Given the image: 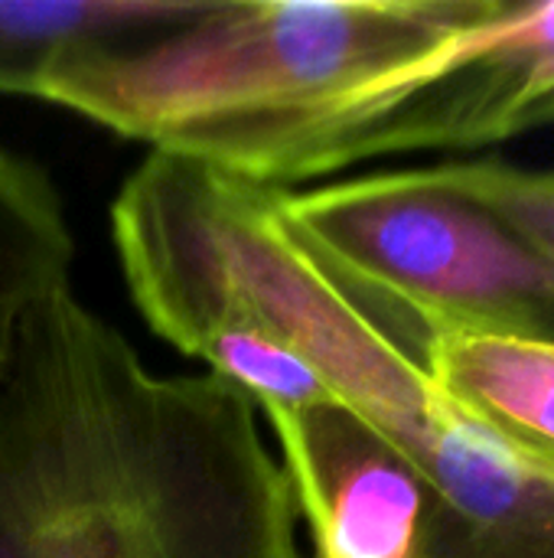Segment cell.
<instances>
[{
  "instance_id": "8",
  "label": "cell",
  "mask_w": 554,
  "mask_h": 558,
  "mask_svg": "<svg viewBox=\"0 0 554 558\" xmlns=\"http://www.w3.org/2000/svg\"><path fill=\"white\" fill-rule=\"evenodd\" d=\"M438 167L451 186L496 213L554 265V170L503 160H451Z\"/></svg>"
},
{
  "instance_id": "1",
  "label": "cell",
  "mask_w": 554,
  "mask_h": 558,
  "mask_svg": "<svg viewBox=\"0 0 554 558\" xmlns=\"http://www.w3.org/2000/svg\"><path fill=\"white\" fill-rule=\"evenodd\" d=\"M258 405L49 291L0 360V558H304Z\"/></svg>"
},
{
  "instance_id": "6",
  "label": "cell",
  "mask_w": 554,
  "mask_h": 558,
  "mask_svg": "<svg viewBox=\"0 0 554 558\" xmlns=\"http://www.w3.org/2000/svg\"><path fill=\"white\" fill-rule=\"evenodd\" d=\"M421 324L434 383L509 441L554 461V347Z\"/></svg>"
},
{
  "instance_id": "7",
  "label": "cell",
  "mask_w": 554,
  "mask_h": 558,
  "mask_svg": "<svg viewBox=\"0 0 554 558\" xmlns=\"http://www.w3.org/2000/svg\"><path fill=\"white\" fill-rule=\"evenodd\" d=\"M72 229L52 180L0 144V360L23 314L69 288Z\"/></svg>"
},
{
  "instance_id": "4",
  "label": "cell",
  "mask_w": 554,
  "mask_h": 558,
  "mask_svg": "<svg viewBox=\"0 0 554 558\" xmlns=\"http://www.w3.org/2000/svg\"><path fill=\"white\" fill-rule=\"evenodd\" d=\"M264 418L313 558H424L431 494L395 445L333 396Z\"/></svg>"
},
{
  "instance_id": "5",
  "label": "cell",
  "mask_w": 554,
  "mask_h": 558,
  "mask_svg": "<svg viewBox=\"0 0 554 558\" xmlns=\"http://www.w3.org/2000/svg\"><path fill=\"white\" fill-rule=\"evenodd\" d=\"M212 0H0V92L46 98L88 62L144 49L189 26Z\"/></svg>"
},
{
  "instance_id": "3",
  "label": "cell",
  "mask_w": 554,
  "mask_h": 558,
  "mask_svg": "<svg viewBox=\"0 0 554 558\" xmlns=\"http://www.w3.org/2000/svg\"><path fill=\"white\" fill-rule=\"evenodd\" d=\"M336 399L428 484L424 558H554V461L457 405L418 347H369L336 379Z\"/></svg>"
},
{
  "instance_id": "2",
  "label": "cell",
  "mask_w": 554,
  "mask_h": 558,
  "mask_svg": "<svg viewBox=\"0 0 554 558\" xmlns=\"http://www.w3.org/2000/svg\"><path fill=\"white\" fill-rule=\"evenodd\" d=\"M281 199L327 258L428 324L554 347V265L438 163Z\"/></svg>"
}]
</instances>
